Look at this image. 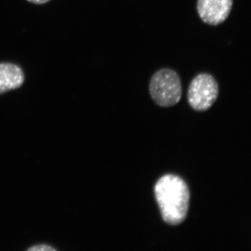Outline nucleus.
<instances>
[{"label": "nucleus", "mask_w": 251, "mask_h": 251, "mask_svg": "<svg viewBox=\"0 0 251 251\" xmlns=\"http://www.w3.org/2000/svg\"><path fill=\"white\" fill-rule=\"evenodd\" d=\"M150 93L159 106L168 108L179 103L182 87L177 73L167 68L157 71L150 80Z\"/></svg>", "instance_id": "nucleus-2"}, {"label": "nucleus", "mask_w": 251, "mask_h": 251, "mask_svg": "<svg viewBox=\"0 0 251 251\" xmlns=\"http://www.w3.org/2000/svg\"><path fill=\"white\" fill-rule=\"evenodd\" d=\"M154 193L165 222L171 226L184 222L190 201L189 189L184 180L176 175H165L157 181Z\"/></svg>", "instance_id": "nucleus-1"}, {"label": "nucleus", "mask_w": 251, "mask_h": 251, "mask_svg": "<svg viewBox=\"0 0 251 251\" xmlns=\"http://www.w3.org/2000/svg\"><path fill=\"white\" fill-rule=\"evenodd\" d=\"M28 251H55L54 248L50 247L49 245H37L35 247L30 248L28 249Z\"/></svg>", "instance_id": "nucleus-6"}, {"label": "nucleus", "mask_w": 251, "mask_h": 251, "mask_svg": "<svg viewBox=\"0 0 251 251\" xmlns=\"http://www.w3.org/2000/svg\"><path fill=\"white\" fill-rule=\"evenodd\" d=\"M29 2L34 3V4H42L47 3L50 0H27Z\"/></svg>", "instance_id": "nucleus-7"}, {"label": "nucleus", "mask_w": 251, "mask_h": 251, "mask_svg": "<svg viewBox=\"0 0 251 251\" xmlns=\"http://www.w3.org/2000/svg\"><path fill=\"white\" fill-rule=\"evenodd\" d=\"M219 96V85L212 75L200 74L191 80L187 99L190 106L196 111H206L215 103Z\"/></svg>", "instance_id": "nucleus-3"}, {"label": "nucleus", "mask_w": 251, "mask_h": 251, "mask_svg": "<svg viewBox=\"0 0 251 251\" xmlns=\"http://www.w3.org/2000/svg\"><path fill=\"white\" fill-rule=\"evenodd\" d=\"M25 77L22 69L11 63L0 64V94L22 86Z\"/></svg>", "instance_id": "nucleus-5"}, {"label": "nucleus", "mask_w": 251, "mask_h": 251, "mask_svg": "<svg viewBox=\"0 0 251 251\" xmlns=\"http://www.w3.org/2000/svg\"><path fill=\"white\" fill-rule=\"evenodd\" d=\"M232 3L233 0H198V14L206 24L218 25L228 17Z\"/></svg>", "instance_id": "nucleus-4"}]
</instances>
